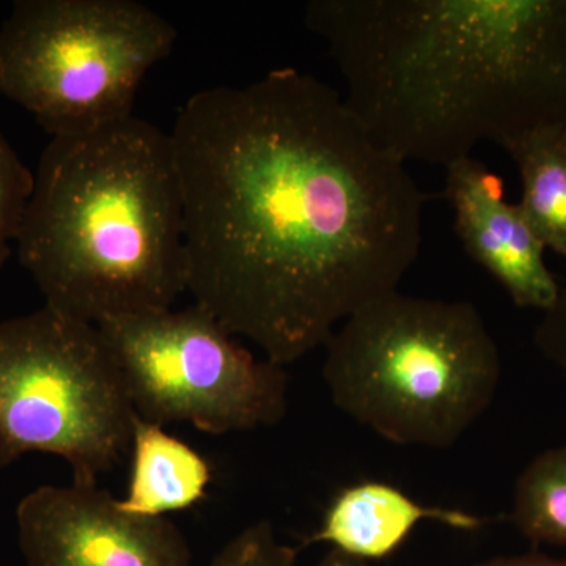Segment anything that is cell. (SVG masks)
Instances as JSON below:
<instances>
[{
  "label": "cell",
  "mask_w": 566,
  "mask_h": 566,
  "mask_svg": "<svg viewBox=\"0 0 566 566\" xmlns=\"http://www.w3.org/2000/svg\"><path fill=\"white\" fill-rule=\"evenodd\" d=\"M316 566H368V562L346 556V554L340 553V551L331 549Z\"/></svg>",
  "instance_id": "cell-18"
},
{
  "label": "cell",
  "mask_w": 566,
  "mask_h": 566,
  "mask_svg": "<svg viewBox=\"0 0 566 566\" xmlns=\"http://www.w3.org/2000/svg\"><path fill=\"white\" fill-rule=\"evenodd\" d=\"M324 348L333 403L398 446H455L501 382L497 345L468 301L390 293L345 319Z\"/></svg>",
  "instance_id": "cell-4"
},
{
  "label": "cell",
  "mask_w": 566,
  "mask_h": 566,
  "mask_svg": "<svg viewBox=\"0 0 566 566\" xmlns=\"http://www.w3.org/2000/svg\"><path fill=\"white\" fill-rule=\"evenodd\" d=\"M428 520L468 532L479 531L486 523L463 510L419 504L389 483L365 480L335 495L322 524L303 546L326 543L331 549L359 560H381L397 553L419 523Z\"/></svg>",
  "instance_id": "cell-10"
},
{
  "label": "cell",
  "mask_w": 566,
  "mask_h": 566,
  "mask_svg": "<svg viewBox=\"0 0 566 566\" xmlns=\"http://www.w3.org/2000/svg\"><path fill=\"white\" fill-rule=\"evenodd\" d=\"M297 553L279 539L270 521H259L234 535L208 566H296Z\"/></svg>",
  "instance_id": "cell-15"
},
{
  "label": "cell",
  "mask_w": 566,
  "mask_h": 566,
  "mask_svg": "<svg viewBox=\"0 0 566 566\" xmlns=\"http://www.w3.org/2000/svg\"><path fill=\"white\" fill-rule=\"evenodd\" d=\"M345 103L398 161L566 128V0H312Z\"/></svg>",
  "instance_id": "cell-2"
},
{
  "label": "cell",
  "mask_w": 566,
  "mask_h": 566,
  "mask_svg": "<svg viewBox=\"0 0 566 566\" xmlns=\"http://www.w3.org/2000/svg\"><path fill=\"white\" fill-rule=\"evenodd\" d=\"M132 475L118 505L144 517H166L199 504L212 479L211 465L193 447L159 424L137 417L132 444Z\"/></svg>",
  "instance_id": "cell-11"
},
{
  "label": "cell",
  "mask_w": 566,
  "mask_h": 566,
  "mask_svg": "<svg viewBox=\"0 0 566 566\" xmlns=\"http://www.w3.org/2000/svg\"><path fill=\"white\" fill-rule=\"evenodd\" d=\"M510 521L534 545H566V446L545 450L521 472Z\"/></svg>",
  "instance_id": "cell-13"
},
{
  "label": "cell",
  "mask_w": 566,
  "mask_h": 566,
  "mask_svg": "<svg viewBox=\"0 0 566 566\" xmlns=\"http://www.w3.org/2000/svg\"><path fill=\"white\" fill-rule=\"evenodd\" d=\"M33 177L17 248L44 305L92 324L172 308L188 281L169 133L132 115L52 137Z\"/></svg>",
  "instance_id": "cell-3"
},
{
  "label": "cell",
  "mask_w": 566,
  "mask_h": 566,
  "mask_svg": "<svg viewBox=\"0 0 566 566\" xmlns=\"http://www.w3.org/2000/svg\"><path fill=\"white\" fill-rule=\"evenodd\" d=\"M475 566H566V557L547 556L534 551L521 556L491 558Z\"/></svg>",
  "instance_id": "cell-17"
},
{
  "label": "cell",
  "mask_w": 566,
  "mask_h": 566,
  "mask_svg": "<svg viewBox=\"0 0 566 566\" xmlns=\"http://www.w3.org/2000/svg\"><path fill=\"white\" fill-rule=\"evenodd\" d=\"M169 134L186 292L271 363L324 346L416 263L423 192L311 74L196 93Z\"/></svg>",
  "instance_id": "cell-1"
},
{
  "label": "cell",
  "mask_w": 566,
  "mask_h": 566,
  "mask_svg": "<svg viewBox=\"0 0 566 566\" xmlns=\"http://www.w3.org/2000/svg\"><path fill=\"white\" fill-rule=\"evenodd\" d=\"M534 340L543 357L566 378V285L560 286L556 303L543 312Z\"/></svg>",
  "instance_id": "cell-16"
},
{
  "label": "cell",
  "mask_w": 566,
  "mask_h": 566,
  "mask_svg": "<svg viewBox=\"0 0 566 566\" xmlns=\"http://www.w3.org/2000/svg\"><path fill=\"white\" fill-rule=\"evenodd\" d=\"M33 172L0 133V273L18 243L33 191Z\"/></svg>",
  "instance_id": "cell-14"
},
{
  "label": "cell",
  "mask_w": 566,
  "mask_h": 566,
  "mask_svg": "<svg viewBox=\"0 0 566 566\" xmlns=\"http://www.w3.org/2000/svg\"><path fill=\"white\" fill-rule=\"evenodd\" d=\"M18 542L28 566H192L169 517L125 512L98 485H44L21 499Z\"/></svg>",
  "instance_id": "cell-8"
},
{
  "label": "cell",
  "mask_w": 566,
  "mask_h": 566,
  "mask_svg": "<svg viewBox=\"0 0 566 566\" xmlns=\"http://www.w3.org/2000/svg\"><path fill=\"white\" fill-rule=\"evenodd\" d=\"M96 326L144 422L189 423L222 436L273 427L289 411L285 368L256 359L202 305L115 316Z\"/></svg>",
  "instance_id": "cell-7"
},
{
  "label": "cell",
  "mask_w": 566,
  "mask_h": 566,
  "mask_svg": "<svg viewBox=\"0 0 566 566\" xmlns=\"http://www.w3.org/2000/svg\"><path fill=\"white\" fill-rule=\"evenodd\" d=\"M0 566H2V564H0Z\"/></svg>",
  "instance_id": "cell-19"
},
{
  "label": "cell",
  "mask_w": 566,
  "mask_h": 566,
  "mask_svg": "<svg viewBox=\"0 0 566 566\" xmlns=\"http://www.w3.org/2000/svg\"><path fill=\"white\" fill-rule=\"evenodd\" d=\"M177 39L134 0H18L0 28V95L51 137L93 132L132 117L142 81Z\"/></svg>",
  "instance_id": "cell-5"
},
{
  "label": "cell",
  "mask_w": 566,
  "mask_h": 566,
  "mask_svg": "<svg viewBox=\"0 0 566 566\" xmlns=\"http://www.w3.org/2000/svg\"><path fill=\"white\" fill-rule=\"evenodd\" d=\"M446 169L444 196L465 253L504 286L517 307L546 312L560 285L520 205L505 202L502 181L471 156Z\"/></svg>",
  "instance_id": "cell-9"
},
{
  "label": "cell",
  "mask_w": 566,
  "mask_h": 566,
  "mask_svg": "<svg viewBox=\"0 0 566 566\" xmlns=\"http://www.w3.org/2000/svg\"><path fill=\"white\" fill-rule=\"evenodd\" d=\"M136 419L96 324L50 305L0 322V468L50 453L74 483L98 485L132 452Z\"/></svg>",
  "instance_id": "cell-6"
},
{
  "label": "cell",
  "mask_w": 566,
  "mask_h": 566,
  "mask_svg": "<svg viewBox=\"0 0 566 566\" xmlns=\"http://www.w3.org/2000/svg\"><path fill=\"white\" fill-rule=\"evenodd\" d=\"M523 182L520 208L545 249L566 256V128L546 126L506 142Z\"/></svg>",
  "instance_id": "cell-12"
}]
</instances>
